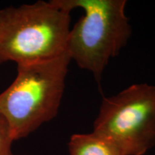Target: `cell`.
<instances>
[{
  "label": "cell",
  "mask_w": 155,
  "mask_h": 155,
  "mask_svg": "<svg viewBox=\"0 0 155 155\" xmlns=\"http://www.w3.org/2000/svg\"><path fill=\"white\" fill-rule=\"evenodd\" d=\"M70 14L41 0L0 9V64L38 63L67 52Z\"/></svg>",
  "instance_id": "cell-2"
},
{
  "label": "cell",
  "mask_w": 155,
  "mask_h": 155,
  "mask_svg": "<svg viewBox=\"0 0 155 155\" xmlns=\"http://www.w3.org/2000/svg\"><path fill=\"white\" fill-rule=\"evenodd\" d=\"M13 141L8 124L0 114V155H14L12 150Z\"/></svg>",
  "instance_id": "cell-6"
},
{
  "label": "cell",
  "mask_w": 155,
  "mask_h": 155,
  "mask_svg": "<svg viewBox=\"0 0 155 155\" xmlns=\"http://www.w3.org/2000/svg\"><path fill=\"white\" fill-rule=\"evenodd\" d=\"M93 132L124 155H144L155 145V85L137 83L104 98Z\"/></svg>",
  "instance_id": "cell-4"
},
{
  "label": "cell",
  "mask_w": 155,
  "mask_h": 155,
  "mask_svg": "<svg viewBox=\"0 0 155 155\" xmlns=\"http://www.w3.org/2000/svg\"><path fill=\"white\" fill-rule=\"evenodd\" d=\"M69 54L17 65V76L0 94V114L14 141L28 137L57 116L65 87Z\"/></svg>",
  "instance_id": "cell-1"
},
{
  "label": "cell",
  "mask_w": 155,
  "mask_h": 155,
  "mask_svg": "<svg viewBox=\"0 0 155 155\" xmlns=\"http://www.w3.org/2000/svg\"><path fill=\"white\" fill-rule=\"evenodd\" d=\"M71 12L81 8V17L70 30L67 52L81 68L92 73L100 84L102 73L112 58L127 45L131 34L125 14L126 0H51Z\"/></svg>",
  "instance_id": "cell-3"
},
{
  "label": "cell",
  "mask_w": 155,
  "mask_h": 155,
  "mask_svg": "<svg viewBox=\"0 0 155 155\" xmlns=\"http://www.w3.org/2000/svg\"><path fill=\"white\" fill-rule=\"evenodd\" d=\"M68 150L70 155H124L113 143L94 132L73 134Z\"/></svg>",
  "instance_id": "cell-5"
}]
</instances>
